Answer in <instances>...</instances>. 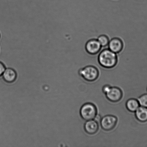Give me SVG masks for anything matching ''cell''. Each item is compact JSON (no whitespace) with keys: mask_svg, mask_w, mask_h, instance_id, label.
Segmentation results:
<instances>
[{"mask_svg":"<svg viewBox=\"0 0 147 147\" xmlns=\"http://www.w3.org/2000/svg\"><path fill=\"white\" fill-rule=\"evenodd\" d=\"M117 121V118L116 116L111 115H106L101 119V126L105 131H111L116 127Z\"/></svg>","mask_w":147,"mask_h":147,"instance_id":"277c9868","label":"cell"},{"mask_svg":"<svg viewBox=\"0 0 147 147\" xmlns=\"http://www.w3.org/2000/svg\"><path fill=\"white\" fill-rule=\"evenodd\" d=\"M102 118H101L100 116V115H98V114L96 115V117L95 118L94 120L98 122L99 121H100L101 119Z\"/></svg>","mask_w":147,"mask_h":147,"instance_id":"2e32d148","label":"cell"},{"mask_svg":"<svg viewBox=\"0 0 147 147\" xmlns=\"http://www.w3.org/2000/svg\"><path fill=\"white\" fill-rule=\"evenodd\" d=\"M111 87V86L109 85H105V86H103V88H102V91H103V93L106 94L109 91V90H110Z\"/></svg>","mask_w":147,"mask_h":147,"instance_id":"9a60e30c","label":"cell"},{"mask_svg":"<svg viewBox=\"0 0 147 147\" xmlns=\"http://www.w3.org/2000/svg\"><path fill=\"white\" fill-rule=\"evenodd\" d=\"M102 47L96 39H91L87 41L85 45L86 51L89 54L96 55L101 50Z\"/></svg>","mask_w":147,"mask_h":147,"instance_id":"5b68a950","label":"cell"},{"mask_svg":"<svg viewBox=\"0 0 147 147\" xmlns=\"http://www.w3.org/2000/svg\"><path fill=\"white\" fill-rule=\"evenodd\" d=\"M135 117L141 123L147 121V108L140 106L135 112Z\"/></svg>","mask_w":147,"mask_h":147,"instance_id":"30bf717a","label":"cell"},{"mask_svg":"<svg viewBox=\"0 0 147 147\" xmlns=\"http://www.w3.org/2000/svg\"><path fill=\"white\" fill-rule=\"evenodd\" d=\"M0 37H1V34H0Z\"/></svg>","mask_w":147,"mask_h":147,"instance_id":"e0dca14e","label":"cell"},{"mask_svg":"<svg viewBox=\"0 0 147 147\" xmlns=\"http://www.w3.org/2000/svg\"><path fill=\"white\" fill-rule=\"evenodd\" d=\"M97 113L96 105L91 103L85 104L81 107L80 110L81 116L86 121L94 119Z\"/></svg>","mask_w":147,"mask_h":147,"instance_id":"3957f363","label":"cell"},{"mask_svg":"<svg viewBox=\"0 0 147 147\" xmlns=\"http://www.w3.org/2000/svg\"><path fill=\"white\" fill-rule=\"evenodd\" d=\"M85 131L90 135H93L98 131L99 123L94 119L86 121L84 126Z\"/></svg>","mask_w":147,"mask_h":147,"instance_id":"ba28073f","label":"cell"},{"mask_svg":"<svg viewBox=\"0 0 147 147\" xmlns=\"http://www.w3.org/2000/svg\"><path fill=\"white\" fill-rule=\"evenodd\" d=\"M96 39L99 41L102 47H107L110 40L109 37L105 34H101Z\"/></svg>","mask_w":147,"mask_h":147,"instance_id":"7c38bea8","label":"cell"},{"mask_svg":"<svg viewBox=\"0 0 147 147\" xmlns=\"http://www.w3.org/2000/svg\"><path fill=\"white\" fill-rule=\"evenodd\" d=\"M78 72L85 80L88 82L96 80L100 74L98 69L92 65H87L79 68Z\"/></svg>","mask_w":147,"mask_h":147,"instance_id":"7a4b0ae2","label":"cell"},{"mask_svg":"<svg viewBox=\"0 0 147 147\" xmlns=\"http://www.w3.org/2000/svg\"><path fill=\"white\" fill-rule=\"evenodd\" d=\"M3 78L6 82L12 83L15 81L17 78V74L15 70L12 68L5 69L3 74Z\"/></svg>","mask_w":147,"mask_h":147,"instance_id":"9c48e42d","label":"cell"},{"mask_svg":"<svg viewBox=\"0 0 147 147\" xmlns=\"http://www.w3.org/2000/svg\"><path fill=\"white\" fill-rule=\"evenodd\" d=\"M137 99L140 106L147 108V93L141 95Z\"/></svg>","mask_w":147,"mask_h":147,"instance_id":"4fadbf2b","label":"cell"},{"mask_svg":"<svg viewBox=\"0 0 147 147\" xmlns=\"http://www.w3.org/2000/svg\"><path fill=\"white\" fill-rule=\"evenodd\" d=\"M98 61L102 67L111 68L116 65L117 62V55L108 48V47H102L98 54Z\"/></svg>","mask_w":147,"mask_h":147,"instance_id":"6da1fadb","label":"cell"},{"mask_svg":"<svg viewBox=\"0 0 147 147\" xmlns=\"http://www.w3.org/2000/svg\"><path fill=\"white\" fill-rule=\"evenodd\" d=\"M109 40L108 46L109 50L116 54L121 51L123 47V43L120 38L114 37Z\"/></svg>","mask_w":147,"mask_h":147,"instance_id":"52a82bcc","label":"cell"},{"mask_svg":"<svg viewBox=\"0 0 147 147\" xmlns=\"http://www.w3.org/2000/svg\"><path fill=\"white\" fill-rule=\"evenodd\" d=\"M5 70V67L3 63L0 61V76L3 74Z\"/></svg>","mask_w":147,"mask_h":147,"instance_id":"5bb4252c","label":"cell"},{"mask_svg":"<svg viewBox=\"0 0 147 147\" xmlns=\"http://www.w3.org/2000/svg\"><path fill=\"white\" fill-rule=\"evenodd\" d=\"M140 106V105L137 99L135 98L129 99L126 103L127 109L129 111L132 112L136 111Z\"/></svg>","mask_w":147,"mask_h":147,"instance_id":"8fae6325","label":"cell"},{"mask_svg":"<svg viewBox=\"0 0 147 147\" xmlns=\"http://www.w3.org/2000/svg\"><path fill=\"white\" fill-rule=\"evenodd\" d=\"M106 95V98L110 101L117 102L120 101L122 98L123 92L119 88L111 86Z\"/></svg>","mask_w":147,"mask_h":147,"instance_id":"8992f818","label":"cell"}]
</instances>
